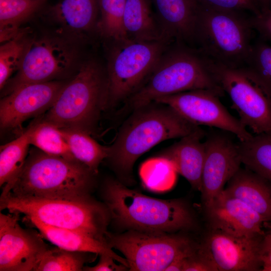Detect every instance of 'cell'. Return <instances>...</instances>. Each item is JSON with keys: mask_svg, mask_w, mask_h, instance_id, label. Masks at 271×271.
I'll return each instance as SVG.
<instances>
[{"mask_svg": "<svg viewBox=\"0 0 271 271\" xmlns=\"http://www.w3.org/2000/svg\"><path fill=\"white\" fill-rule=\"evenodd\" d=\"M170 106L153 102L133 110L120 127L108 157L120 181L132 180L137 160L161 142L182 138L200 129Z\"/></svg>", "mask_w": 271, "mask_h": 271, "instance_id": "cell-1", "label": "cell"}, {"mask_svg": "<svg viewBox=\"0 0 271 271\" xmlns=\"http://www.w3.org/2000/svg\"><path fill=\"white\" fill-rule=\"evenodd\" d=\"M102 196L111 220L126 230L174 233L196 226L192 209L180 199L153 198L112 179L106 181Z\"/></svg>", "mask_w": 271, "mask_h": 271, "instance_id": "cell-2", "label": "cell"}, {"mask_svg": "<svg viewBox=\"0 0 271 271\" xmlns=\"http://www.w3.org/2000/svg\"><path fill=\"white\" fill-rule=\"evenodd\" d=\"M195 89L210 90L220 96L225 93L206 58L194 47L174 43L162 55L147 80L125 102L134 110L158 98Z\"/></svg>", "mask_w": 271, "mask_h": 271, "instance_id": "cell-3", "label": "cell"}, {"mask_svg": "<svg viewBox=\"0 0 271 271\" xmlns=\"http://www.w3.org/2000/svg\"><path fill=\"white\" fill-rule=\"evenodd\" d=\"M95 175L78 161L34 149L27 156L24 168L8 195L21 198L85 199L91 196Z\"/></svg>", "mask_w": 271, "mask_h": 271, "instance_id": "cell-4", "label": "cell"}, {"mask_svg": "<svg viewBox=\"0 0 271 271\" xmlns=\"http://www.w3.org/2000/svg\"><path fill=\"white\" fill-rule=\"evenodd\" d=\"M253 17L199 5L194 47L213 61L244 66L254 41Z\"/></svg>", "mask_w": 271, "mask_h": 271, "instance_id": "cell-5", "label": "cell"}, {"mask_svg": "<svg viewBox=\"0 0 271 271\" xmlns=\"http://www.w3.org/2000/svg\"><path fill=\"white\" fill-rule=\"evenodd\" d=\"M1 210L23 213L51 226L72 230L104 241L111 221L108 208L92 196L79 200L21 198H0Z\"/></svg>", "mask_w": 271, "mask_h": 271, "instance_id": "cell-6", "label": "cell"}, {"mask_svg": "<svg viewBox=\"0 0 271 271\" xmlns=\"http://www.w3.org/2000/svg\"><path fill=\"white\" fill-rule=\"evenodd\" d=\"M106 108V75L97 63L89 61L64 85L43 119L60 128L78 129L90 134Z\"/></svg>", "mask_w": 271, "mask_h": 271, "instance_id": "cell-7", "label": "cell"}, {"mask_svg": "<svg viewBox=\"0 0 271 271\" xmlns=\"http://www.w3.org/2000/svg\"><path fill=\"white\" fill-rule=\"evenodd\" d=\"M107 65V108L125 101L147 80L172 43L154 41L115 42Z\"/></svg>", "mask_w": 271, "mask_h": 271, "instance_id": "cell-8", "label": "cell"}, {"mask_svg": "<svg viewBox=\"0 0 271 271\" xmlns=\"http://www.w3.org/2000/svg\"><path fill=\"white\" fill-rule=\"evenodd\" d=\"M105 240L123 255L131 271H165L181 253L196 244L184 235L134 230L107 231Z\"/></svg>", "mask_w": 271, "mask_h": 271, "instance_id": "cell-9", "label": "cell"}, {"mask_svg": "<svg viewBox=\"0 0 271 271\" xmlns=\"http://www.w3.org/2000/svg\"><path fill=\"white\" fill-rule=\"evenodd\" d=\"M206 59L216 80L230 97L240 122L255 134L271 132V99L248 69Z\"/></svg>", "mask_w": 271, "mask_h": 271, "instance_id": "cell-10", "label": "cell"}, {"mask_svg": "<svg viewBox=\"0 0 271 271\" xmlns=\"http://www.w3.org/2000/svg\"><path fill=\"white\" fill-rule=\"evenodd\" d=\"M220 96L210 90L195 89L164 96L154 102L170 106L195 125L214 127L230 132L241 142L250 138L252 135L229 113L220 101Z\"/></svg>", "mask_w": 271, "mask_h": 271, "instance_id": "cell-11", "label": "cell"}, {"mask_svg": "<svg viewBox=\"0 0 271 271\" xmlns=\"http://www.w3.org/2000/svg\"><path fill=\"white\" fill-rule=\"evenodd\" d=\"M263 235L236 236L211 229L197 251L214 271L261 270L259 252Z\"/></svg>", "mask_w": 271, "mask_h": 271, "instance_id": "cell-12", "label": "cell"}, {"mask_svg": "<svg viewBox=\"0 0 271 271\" xmlns=\"http://www.w3.org/2000/svg\"><path fill=\"white\" fill-rule=\"evenodd\" d=\"M19 213H0V270L35 271L48 248L41 233L25 229Z\"/></svg>", "mask_w": 271, "mask_h": 271, "instance_id": "cell-13", "label": "cell"}, {"mask_svg": "<svg viewBox=\"0 0 271 271\" xmlns=\"http://www.w3.org/2000/svg\"><path fill=\"white\" fill-rule=\"evenodd\" d=\"M72 60V53L61 42L49 39L34 42L26 49L7 94L26 84L52 81L68 70Z\"/></svg>", "mask_w": 271, "mask_h": 271, "instance_id": "cell-14", "label": "cell"}, {"mask_svg": "<svg viewBox=\"0 0 271 271\" xmlns=\"http://www.w3.org/2000/svg\"><path fill=\"white\" fill-rule=\"evenodd\" d=\"M204 143L205 157L200 192L205 207L224 189L242 162L238 143L224 134H211Z\"/></svg>", "mask_w": 271, "mask_h": 271, "instance_id": "cell-15", "label": "cell"}, {"mask_svg": "<svg viewBox=\"0 0 271 271\" xmlns=\"http://www.w3.org/2000/svg\"><path fill=\"white\" fill-rule=\"evenodd\" d=\"M65 84L54 80L29 84L5 95L0 102L1 128L18 129L29 118L48 110Z\"/></svg>", "mask_w": 271, "mask_h": 271, "instance_id": "cell-16", "label": "cell"}, {"mask_svg": "<svg viewBox=\"0 0 271 271\" xmlns=\"http://www.w3.org/2000/svg\"><path fill=\"white\" fill-rule=\"evenodd\" d=\"M210 229L236 236L263 235V218L241 200L223 190L205 207Z\"/></svg>", "mask_w": 271, "mask_h": 271, "instance_id": "cell-17", "label": "cell"}, {"mask_svg": "<svg viewBox=\"0 0 271 271\" xmlns=\"http://www.w3.org/2000/svg\"><path fill=\"white\" fill-rule=\"evenodd\" d=\"M163 37L194 46L199 4L197 0H152Z\"/></svg>", "mask_w": 271, "mask_h": 271, "instance_id": "cell-18", "label": "cell"}, {"mask_svg": "<svg viewBox=\"0 0 271 271\" xmlns=\"http://www.w3.org/2000/svg\"><path fill=\"white\" fill-rule=\"evenodd\" d=\"M205 133L201 128L181 138L159 154V157L170 162L192 187L201 191L205 149L201 139Z\"/></svg>", "mask_w": 271, "mask_h": 271, "instance_id": "cell-19", "label": "cell"}, {"mask_svg": "<svg viewBox=\"0 0 271 271\" xmlns=\"http://www.w3.org/2000/svg\"><path fill=\"white\" fill-rule=\"evenodd\" d=\"M224 190L271 222V184L247 168H240Z\"/></svg>", "mask_w": 271, "mask_h": 271, "instance_id": "cell-20", "label": "cell"}, {"mask_svg": "<svg viewBox=\"0 0 271 271\" xmlns=\"http://www.w3.org/2000/svg\"><path fill=\"white\" fill-rule=\"evenodd\" d=\"M25 219L39 230L44 239L57 247L74 251L106 254L128 268L126 259L115 253L106 241L77 231L47 225L33 218L25 217Z\"/></svg>", "mask_w": 271, "mask_h": 271, "instance_id": "cell-21", "label": "cell"}, {"mask_svg": "<svg viewBox=\"0 0 271 271\" xmlns=\"http://www.w3.org/2000/svg\"><path fill=\"white\" fill-rule=\"evenodd\" d=\"M123 25L128 40L145 42L164 39L148 0H126Z\"/></svg>", "mask_w": 271, "mask_h": 271, "instance_id": "cell-22", "label": "cell"}, {"mask_svg": "<svg viewBox=\"0 0 271 271\" xmlns=\"http://www.w3.org/2000/svg\"><path fill=\"white\" fill-rule=\"evenodd\" d=\"M27 129L14 140L0 148L1 198L7 196L20 176L25 165L30 145Z\"/></svg>", "mask_w": 271, "mask_h": 271, "instance_id": "cell-23", "label": "cell"}, {"mask_svg": "<svg viewBox=\"0 0 271 271\" xmlns=\"http://www.w3.org/2000/svg\"><path fill=\"white\" fill-rule=\"evenodd\" d=\"M99 0H62L50 10L53 17L69 28L85 31L94 25Z\"/></svg>", "mask_w": 271, "mask_h": 271, "instance_id": "cell-24", "label": "cell"}, {"mask_svg": "<svg viewBox=\"0 0 271 271\" xmlns=\"http://www.w3.org/2000/svg\"><path fill=\"white\" fill-rule=\"evenodd\" d=\"M242 164L271 184V132L238 143Z\"/></svg>", "mask_w": 271, "mask_h": 271, "instance_id": "cell-25", "label": "cell"}, {"mask_svg": "<svg viewBox=\"0 0 271 271\" xmlns=\"http://www.w3.org/2000/svg\"><path fill=\"white\" fill-rule=\"evenodd\" d=\"M60 129L74 158L96 174L99 165L108 157V148L99 144L90 134L83 130Z\"/></svg>", "mask_w": 271, "mask_h": 271, "instance_id": "cell-26", "label": "cell"}, {"mask_svg": "<svg viewBox=\"0 0 271 271\" xmlns=\"http://www.w3.org/2000/svg\"><path fill=\"white\" fill-rule=\"evenodd\" d=\"M27 129L30 145L47 154L78 161L57 126L42 119L32 124Z\"/></svg>", "mask_w": 271, "mask_h": 271, "instance_id": "cell-27", "label": "cell"}, {"mask_svg": "<svg viewBox=\"0 0 271 271\" xmlns=\"http://www.w3.org/2000/svg\"><path fill=\"white\" fill-rule=\"evenodd\" d=\"M43 0H0L1 41L17 37L18 26L40 7Z\"/></svg>", "mask_w": 271, "mask_h": 271, "instance_id": "cell-28", "label": "cell"}, {"mask_svg": "<svg viewBox=\"0 0 271 271\" xmlns=\"http://www.w3.org/2000/svg\"><path fill=\"white\" fill-rule=\"evenodd\" d=\"M126 0H99L97 27L102 35L115 42L128 41L123 25Z\"/></svg>", "mask_w": 271, "mask_h": 271, "instance_id": "cell-29", "label": "cell"}, {"mask_svg": "<svg viewBox=\"0 0 271 271\" xmlns=\"http://www.w3.org/2000/svg\"><path fill=\"white\" fill-rule=\"evenodd\" d=\"M88 252L71 251L59 247L48 248L35 271H81L92 255Z\"/></svg>", "mask_w": 271, "mask_h": 271, "instance_id": "cell-30", "label": "cell"}, {"mask_svg": "<svg viewBox=\"0 0 271 271\" xmlns=\"http://www.w3.org/2000/svg\"><path fill=\"white\" fill-rule=\"evenodd\" d=\"M271 99V45L258 38L252 45L244 66Z\"/></svg>", "mask_w": 271, "mask_h": 271, "instance_id": "cell-31", "label": "cell"}, {"mask_svg": "<svg viewBox=\"0 0 271 271\" xmlns=\"http://www.w3.org/2000/svg\"><path fill=\"white\" fill-rule=\"evenodd\" d=\"M26 47L18 37L0 47V88L3 89L13 72L18 69Z\"/></svg>", "mask_w": 271, "mask_h": 271, "instance_id": "cell-32", "label": "cell"}, {"mask_svg": "<svg viewBox=\"0 0 271 271\" xmlns=\"http://www.w3.org/2000/svg\"><path fill=\"white\" fill-rule=\"evenodd\" d=\"M199 5L219 10L245 13L258 16L260 12L255 0H197Z\"/></svg>", "mask_w": 271, "mask_h": 271, "instance_id": "cell-33", "label": "cell"}, {"mask_svg": "<svg viewBox=\"0 0 271 271\" xmlns=\"http://www.w3.org/2000/svg\"><path fill=\"white\" fill-rule=\"evenodd\" d=\"M253 27L259 38L271 45V9L252 18Z\"/></svg>", "mask_w": 271, "mask_h": 271, "instance_id": "cell-34", "label": "cell"}, {"mask_svg": "<svg viewBox=\"0 0 271 271\" xmlns=\"http://www.w3.org/2000/svg\"><path fill=\"white\" fill-rule=\"evenodd\" d=\"M115 259L112 257L106 255L100 254L98 263L93 266L85 265L83 270L85 271H123L128 270L125 265L120 263L117 264L114 262Z\"/></svg>", "mask_w": 271, "mask_h": 271, "instance_id": "cell-35", "label": "cell"}, {"mask_svg": "<svg viewBox=\"0 0 271 271\" xmlns=\"http://www.w3.org/2000/svg\"><path fill=\"white\" fill-rule=\"evenodd\" d=\"M271 229V225L265 223ZM259 258L261 271H271V230L264 234L260 243Z\"/></svg>", "mask_w": 271, "mask_h": 271, "instance_id": "cell-36", "label": "cell"}, {"mask_svg": "<svg viewBox=\"0 0 271 271\" xmlns=\"http://www.w3.org/2000/svg\"><path fill=\"white\" fill-rule=\"evenodd\" d=\"M183 271L214 270L211 265L198 253L197 248L192 254L187 257Z\"/></svg>", "mask_w": 271, "mask_h": 271, "instance_id": "cell-37", "label": "cell"}, {"mask_svg": "<svg viewBox=\"0 0 271 271\" xmlns=\"http://www.w3.org/2000/svg\"><path fill=\"white\" fill-rule=\"evenodd\" d=\"M260 14L267 12L269 9L270 0H255Z\"/></svg>", "mask_w": 271, "mask_h": 271, "instance_id": "cell-38", "label": "cell"}, {"mask_svg": "<svg viewBox=\"0 0 271 271\" xmlns=\"http://www.w3.org/2000/svg\"><path fill=\"white\" fill-rule=\"evenodd\" d=\"M269 9H271V0H270V3H269Z\"/></svg>", "mask_w": 271, "mask_h": 271, "instance_id": "cell-39", "label": "cell"}, {"mask_svg": "<svg viewBox=\"0 0 271 271\" xmlns=\"http://www.w3.org/2000/svg\"></svg>", "mask_w": 271, "mask_h": 271, "instance_id": "cell-40", "label": "cell"}]
</instances>
